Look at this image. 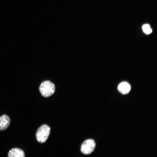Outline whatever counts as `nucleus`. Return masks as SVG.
I'll return each instance as SVG.
<instances>
[{"label": "nucleus", "mask_w": 157, "mask_h": 157, "mask_svg": "<svg viewBox=\"0 0 157 157\" xmlns=\"http://www.w3.org/2000/svg\"><path fill=\"white\" fill-rule=\"evenodd\" d=\"M39 91L43 97H47L52 95L55 92L54 85L49 81L43 82L40 85Z\"/></svg>", "instance_id": "obj_1"}, {"label": "nucleus", "mask_w": 157, "mask_h": 157, "mask_svg": "<svg viewBox=\"0 0 157 157\" xmlns=\"http://www.w3.org/2000/svg\"><path fill=\"white\" fill-rule=\"evenodd\" d=\"M50 128L48 125L44 124L40 126L37 130L36 133L37 141L40 143L45 142L50 134Z\"/></svg>", "instance_id": "obj_2"}, {"label": "nucleus", "mask_w": 157, "mask_h": 157, "mask_svg": "<svg viewBox=\"0 0 157 157\" xmlns=\"http://www.w3.org/2000/svg\"><path fill=\"white\" fill-rule=\"evenodd\" d=\"M96 144L94 141L92 139L85 140L82 144L81 151L82 153L85 155L90 154L94 150Z\"/></svg>", "instance_id": "obj_3"}, {"label": "nucleus", "mask_w": 157, "mask_h": 157, "mask_svg": "<svg viewBox=\"0 0 157 157\" xmlns=\"http://www.w3.org/2000/svg\"><path fill=\"white\" fill-rule=\"evenodd\" d=\"M10 119L7 115H3L0 117V131L5 130L9 126Z\"/></svg>", "instance_id": "obj_4"}, {"label": "nucleus", "mask_w": 157, "mask_h": 157, "mask_svg": "<svg viewBox=\"0 0 157 157\" xmlns=\"http://www.w3.org/2000/svg\"><path fill=\"white\" fill-rule=\"evenodd\" d=\"M131 89L130 84L126 82L121 83L118 86L119 92L123 94H126L130 92Z\"/></svg>", "instance_id": "obj_5"}, {"label": "nucleus", "mask_w": 157, "mask_h": 157, "mask_svg": "<svg viewBox=\"0 0 157 157\" xmlns=\"http://www.w3.org/2000/svg\"><path fill=\"white\" fill-rule=\"evenodd\" d=\"M9 157H24L25 154L22 149L18 148H13L10 150L8 154Z\"/></svg>", "instance_id": "obj_6"}, {"label": "nucleus", "mask_w": 157, "mask_h": 157, "mask_svg": "<svg viewBox=\"0 0 157 157\" xmlns=\"http://www.w3.org/2000/svg\"><path fill=\"white\" fill-rule=\"evenodd\" d=\"M142 29L143 32L146 34H149L152 32V30L148 24H145L143 25Z\"/></svg>", "instance_id": "obj_7"}]
</instances>
